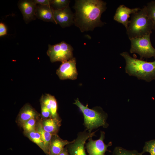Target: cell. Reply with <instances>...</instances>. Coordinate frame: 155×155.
<instances>
[{"label": "cell", "mask_w": 155, "mask_h": 155, "mask_svg": "<svg viewBox=\"0 0 155 155\" xmlns=\"http://www.w3.org/2000/svg\"><path fill=\"white\" fill-rule=\"evenodd\" d=\"M106 4L100 0H75L74 24L82 32L92 31L95 28L103 26L105 23L100 18L106 9Z\"/></svg>", "instance_id": "1"}, {"label": "cell", "mask_w": 155, "mask_h": 155, "mask_svg": "<svg viewBox=\"0 0 155 155\" xmlns=\"http://www.w3.org/2000/svg\"><path fill=\"white\" fill-rule=\"evenodd\" d=\"M120 55L125 60V72L129 75L148 82L155 78V61L148 62L135 58L127 52H123Z\"/></svg>", "instance_id": "2"}, {"label": "cell", "mask_w": 155, "mask_h": 155, "mask_svg": "<svg viewBox=\"0 0 155 155\" xmlns=\"http://www.w3.org/2000/svg\"><path fill=\"white\" fill-rule=\"evenodd\" d=\"M152 30V22L144 6L143 8L131 14L126 33L130 39L151 34Z\"/></svg>", "instance_id": "3"}, {"label": "cell", "mask_w": 155, "mask_h": 155, "mask_svg": "<svg viewBox=\"0 0 155 155\" xmlns=\"http://www.w3.org/2000/svg\"><path fill=\"white\" fill-rule=\"evenodd\" d=\"M73 104L78 107L84 117V125L86 130L89 132L100 127L107 128L109 125L106 122L107 114L100 107L90 109L87 104L84 106L77 98Z\"/></svg>", "instance_id": "4"}, {"label": "cell", "mask_w": 155, "mask_h": 155, "mask_svg": "<svg viewBox=\"0 0 155 155\" xmlns=\"http://www.w3.org/2000/svg\"><path fill=\"white\" fill-rule=\"evenodd\" d=\"M150 34L130 39L131 43L130 53H137L141 59L155 57V49L151 42Z\"/></svg>", "instance_id": "5"}, {"label": "cell", "mask_w": 155, "mask_h": 155, "mask_svg": "<svg viewBox=\"0 0 155 155\" xmlns=\"http://www.w3.org/2000/svg\"><path fill=\"white\" fill-rule=\"evenodd\" d=\"M73 50L71 45L62 41L53 45L49 44L46 53L51 62H63L73 58Z\"/></svg>", "instance_id": "6"}, {"label": "cell", "mask_w": 155, "mask_h": 155, "mask_svg": "<svg viewBox=\"0 0 155 155\" xmlns=\"http://www.w3.org/2000/svg\"><path fill=\"white\" fill-rule=\"evenodd\" d=\"M96 131L89 132L85 129L78 133L77 137L66 146L70 155H86L85 147L86 141L89 138L96 136Z\"/></svg>", "instance_id": "7"}, {"label": "cell", "mask_w": 155, "mask_h": 155, "mask_svg": "<svg viewBox=\"0 0 155 155\" xmlns=\"http://www.w3.org/2000/svg\"><path fill=\"white\" fill-rule=\"evenodd\" d=\"M105 135L104 131H100V136L99 139L93 140L92 137L88 139V142L85 144V148L88 155H105L106 151L111 152L108 150V148L112 146V142H110L107 144L104 143Z\"/></svg>", "instance_id": "8"}, {"label": "cell", "mask_w": 155, "mask_h": 155, "mask_svg": "<svg viewBox=\"0 0 155 155\" xmlns=\"http://www.w3.org/2000/svg\"><path fill=\"white\" fill-rule=\"evenodd\" d=\"M56 74L61 80L77 79L78 72L75 58L63 62L57 70Z\"/></svg>", "instance_id": "9"}, {"label": "cell", "mask_w": 155, "mask_h": 155, "mask_svg": "<svg viewBox=\"0 0 155 155\" xmlns=\"http://www.w3.org/2000/svg\"><path fill=\"white\" fill-rule=\"evenodd\" d=\"M53 12L56 24H59L62 28L69 27L74 24V14L69 6L60 10L53 9Z\"/></svg>", "instance_id": "10"}, {"label": "cell", "mask_w": 155, "mask_h": 155, "mask_svg": "<svg viewBox=\"0 0 155 155\" xmlns=\"http://www.w3.org/2000/svg\"><path fill=\"white\" fill-rule=\"evenodd\" d=\"M18 5L26 24L36 19L37 5L34 3L33 0H20L18 2Z\"/></svg>", "instance_id": "11"}, {"label": "cell", "mask_w": 155, "mask_h": 155, "mask_svg": "<svg viewBox=\"0 0 155 155\" xmlns=\"http://www.w3.org/2000/svg\"><path fill=\"white\" fill-rule=\"evenodd\" d=\"M141 9L139 7L130 8L123 5H120L116 10L114 20L122 24L127 29L130 23V20H129L130 15L138 11Z\"/></svg>", "instance_id": "12"}, {"label": "cell", "mask_w": 155, "mask_h": 155, "mask_svg": "<svg viewBox=\"0 0 155 155\" xmlns=\"http://www.w3.org/2000/svg\"><path fill=\"white\" fill-rule=\"evenodd\" d=\"M40 115L29 104H24L20 110L16 119V122L20 126L32 119H39Z\"/></svg>", "instance_id": "13"}, {"label": "cell", "mask_w": 155, "mask_h": 155, "mask_svg": "<svg viewBox=\"0 0 155 155\" xmlns=\"http://www.w3.org/2000/svg\"><path fill=\"white\" fill-rule=\"evenodd\" d=\"M72 141L62 139L57 134L53 135L50 144L49 155H57L63 150L67 145L71 143Z\"/></svg>", "instance_id": "14"}, {"label": "cell", "mask_w": 155, "mask_h": 155, "mask_svg": "<svg viewBox=\"0 0 155 155\" xmlns=\"http://www.w3.org/2000/svg\"><path fill=\"white\" fill-rule=\"evenodd\" d=\"M40 102L43 103L50 110L51 117L61 120L57 113V104L54 96L45 94L42 95L40 100Z\"/></svg>", "instance_id": "15"}, {"label": "cell", "mask_w": 155, "mask_h": 155, "mask_svg": "<svg viewBox=\"0 0 155 155\" xmlns=\"http://www.w3.org/2000/svg\"><path fill=\"white\" fill-rule=\"evenodd\" d=\"M35 16L44 21L51 22L56 24L53 16V9L50 5H37Z\"/></svg>", "instance_id": "16"}, {"label": "cell", "mask_w": 155, "mask_h": 155, "mask_svg": "<svg viewBox=\"0 0 155 155\" xmlns=\"http://www.w3.org/2000/svg\"><path fill=\"white\" fill-rule=\"evenodd\" d=\"M40 120L44 130L53 135L57 134L61 125V120L51 117L44 119H40Z\"/></svg>", "instance_id": "17"}, {"label": "cell", "mask_w": 155, "mask_h": 155, "mask_svg": "<svg viewBox=\"0 0 155 155\" xmlns=\"http://www.w3.org/2000/svg\"><path fill=\"white\" fill-rule=\"evenodd\" d=\"M35 129L40 134L44 142L45 148V154L46 155H49L50 144L53 135L43 129L40 119H38L37 121Z\"/></svg>", "instance_id": "18"}, {"label": "cell", "mask_w": 155, "mask_h": 155, "mask_svg": "<svg viewBox=\"0 0 155 155\" xmlns=\"http://www.w3.org/2000/svg\"><path fill=\"white\" fill-rule=\"evenodd\" d=\"M24 135L30 140L36 144L45 153L44 142L40 134L35 129L29 132L24 133Z\"/></svg>", "instance_id": "19"}, {"label": "cell", "mask_w": 155, "mask_h": 155, "mask_svg": "<svg viewBox=\"0 0 155 155\" xmlns=\"http://www.w3.org/2000/svg\"><path fill=\"white\" fill-rule=\"evenodd\" d=\"M141 152H139L136 150H129L120 146L115 147L112 155H143Z\"/></svg>", "instance_id": "20"}, {"label": "cell", "mask_w": 155, "mask_h": 155, "mask_svg": "<svg viewBox=\"0 0 155 155\" xmlns=\"http://www.w3.org/2000/svg\"><path fill=\"white\" fill-rule=\"evenodd\" d=\"M145 6L148 15L152 22L153 30H155V0L149 2Z\"/></svg>", "instance_id": "21"}, {"label": "cell", "mask_w": 155, "mask_h": 155, "mask_svg": "<svg viewBox=\"0 0 155 155\" xmlns=\"http://www.w3.org/2000/svg\"><path fill=\"white\" fill-rule=\"evenodd\" d=\"M70 2L69 0H51V6L54 10L61 9L69 6Z\"/></svg>", "instance_id": "22"}, {"label": "cell", "mask_w": 155, "mask_h": 155, "mask_svg": "<svg viewBox=\"0 0 155 155\" xmlns=\"http://www.w3.org/2000/svg\"><path fill=\"white\" fill-rule=\"evenodd\" d=\"M38 119H31L24 123L21 126L23 129V133L29 132L35 129L36 123Z\"/></svg>", "instance_id": "23"}, {"label": "cell", "mask_w": 155, "mask_h": 155, "mask_svg": "<svg viewBox=\"0 0 155 155\" xmlns=\"http://www.w3.org/2000/svg\"><path fill=\"white\" fill-rule=\"evenodd\" d=\"M149 153L150 155H155V140L146 142L141 152L143 154L146 152Z\"/></svg>", "instance_id": "24"}, {"label": "cell", "mask_w": 155, "mask_h": 155, "mask_svg": "<svg viewBox=\"0 0 155 155\" xmlns=\"http://www.w3.org/2000/svg\"><path fill=\"white\" fill-rule=\"evenodd\" d=\"M41 108V119H44L51 117V114L50 110L42 103L40 102Z\"/></svg>", "instance_id": "25"}, {"label": "cell", "mask_w": 155, "mask_h": 155, "mask_svg": "<svg viewBox=\"0 0 155 155\" xmlns=\"http://www.w3.org/2000/svg\"><path fill=\"white\" fill-rule=\"evenodd\" d=\"M34 3L36 5H50L51 0H34Z\"/></svg>", "instance_id": "26"}, {"label": "cell", "mask_w": 155, "mask_h": 155, "mask_svg": "<svg viewBox=\"0 0 155 155\" xmlns=\"http://www.w3.org/2000/svg\"><path fill=\"white\" fill-rule=\"evenodd\" d=\"M7 34V28L5 24L2 23H0V36H2Z\"/></svg>", "instance_id": "27"}, {"label": "cell", "mask_w": 155, "mask_h": 155, "mask_svg": "<svg viewBox=\"0 0 155 155\" xmlns=\"http://www.w3.org/2000/svg\"><path fill=\"white\" fill-rule=\"evenodd\" d=\"M57 155H70L65 146L62 151Z\"/></svg>", "instance_id": "28"}]
</instances>
